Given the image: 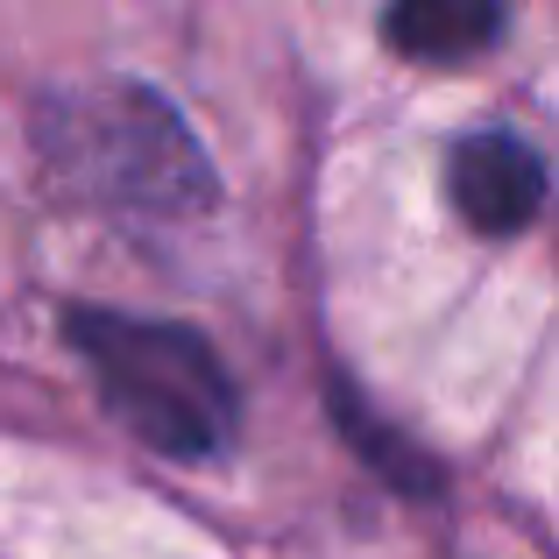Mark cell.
I'll return each mask as SVG.
<instances>
[{"label": "cell", "instance_id": "obj_1", "mask_svg": "<svg viewBox=\"0 0 559 559\" xmlns=\"http://www.w3.org/2000/svg\"><path fill=\"white\" fill-rule=\"evenodd\" d=\"M64 333L85 355L107 411L142 447L170 453V461H213L234 439V418H241V411H234V382L191 326L71 305Z\"/></svg>", "mask_w": 559, "mask_h": 559}, {"label": "cell", "instance_id": "obj_2", "mask_svg": "<svg viewBox=\"0 0 559 559\" xmlns=\"http://www.w3.org/2000/svg\"><path fill=\"white\" fill-rule=\"evenodd\" d=\"M43 156L64 185L93 191L107 205L135 213H205L213 205V170L185 121L142 85H107V93H71L43 107Z\"/></svg>", "mask_w": 559, "mask_h": 559}, {"label": "cell", "instance_id": "obj_3", "mask_svg": "<svg viewBox=\"0 0 559 559\" xmlns=\"http://www.w3.org/2000/svg\"><path fill=\"white\" fill-rule=\"evenodd\" d=\"M447 191L475 234H524L546 205V164L510 128H475L447 156Z\"/></svg>", "mask_w": 559, "mask_h": 559}, {"label": "cell", "instance_id": "obj_4", "mask_svg": "<svg viewBox=\"0 0 559 559\" xmlns=\"http://www.w3.org/2000/svg\"><path fill=\"white\" fill-rule=\"evenodd\" d=\"M382 36L418 64H461L503 36V0H390Z\"/></svg>", "mask_w": 559, "mask_h": 559}]
</instances>
